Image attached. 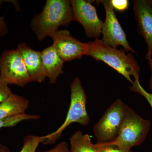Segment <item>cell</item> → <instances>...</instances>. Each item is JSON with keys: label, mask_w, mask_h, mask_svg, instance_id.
<instances>
[{"label": "cell", "mask_w": 152, "mask_h": 152, "mask_svg": "<svg viewBox=\"0 0 152 152\" xmlns=\"http://www.w3.org/2000/svg\"><path fill=\"white\" fill-rule=\"evenodd\" d=\"M40 118L39 115L26 113L17 115L0 120V129L3 128L12 127L24 121L37 120Z\"/></svg>", "instance_id": "15"}, {"label": "cell", "mask_w": 152, "mask_h": 152, "mask_svg": "<svg viewBox=\"0 0 152 152\" xmlns=\"http://www.w3.org/2000/svg\"><path fill=\"white\" fill-rule=\"evenodd\" d=\"M87 44L88 50L86 56L105 63L122 75L132 84L134 81L131 76L133 77L134 80H139L140 66L132 53L126 54L124 49L110 46L99 39Z\"/></svg>", "instance_id": "1"}, {"label": "cell", "mask_w": 152, "mask_h": 152, "mask_svg": "<svg viewBox=\"0 0 152 152\" xmlns=\"http://www.w3.org/2000/svg\"><path fill=\"white\" fill-rule=\"evenodd\" d=\"M74 20L70 1L48 0L42 11L31 22V26L39 40L51 36L61 26Z\"/></svg>", "instance_id": "2"}, {"label": "cell", "mask_w": 152, "mask_h": 152, "mask_svg": "<svg viewBox=\"0 0 152 152\" xmlns=\"http://www.w3.org/2000/svg\"><path fill=\"white\" fill-rule=\"evenodd\" d=\"M29 101L21 96L12 94L0 103V120L26 113Z\"/></svg>", "instance_id": "13"}, {"label": "cell", "mask_w": 152, "mask_h": 152, "mask_svg": "<svg viewBox=\"0 0 152 152\" xmlns=\"http://www.w3.org/2000/svg\"><path fill=\"white\" fill-rule=\"evenodd\" d=\"M41 53L47 77L48 78L50 84L56 83L59 77L64 73L63 66L64 62L53 45L44 49Z\"/></svg>", "instance_id": "12"}, {"label": "cell", "mask_w": 152, "mask_h": 152, "mask_svg": "<svg viewBox=\"0 0 152 152\" xmlns=\"http://www.w3.org/2000/svg\"><path fill=\"white\" fill-rule=\"evenodd\" d=\"M36 152H70L67 144L65 142H62L57 144L51 149L45 151Z\"/></svg>", "instance_id": "21"}, {"label": "cell", "mask_w": 152, "mask_h": 152, "mask_svg": "<svg viewBox=\"0 0 152 152\" xmlns=\"http://www.w3.org/2000/svg\"><path fill=\"white\" fill-rule=\"evenodd\" d=\"M0 76L8 85L24 87L31 82L23 57L18 49L3 53L0 57Z\"/></svg>", "instance_id": "6"}, {"label": "cell", "mask_w": 152, "mask_h": 152, "mask_svg": "<svg viewBox=\"0 0 152 152\" xmlns=\"http://www.w3.org/2000/svg\"><path fill=\"white\" fill-rule=\"evenodd\" d=\"M71 102L65 121L54 132L44 136V144H54L61 137L64 131L73 123L82 126L88 124L90 118L87 111V96L79 77H76L70 86Z\"/></svg>", "instance_id": "3"}, {"label": "cell", "mask_w": 152, "mask_h": 152, "mask_svg": "<svg viewBox=\"0 0 152 152\" xmlns=\"http://www.w3.org/2000/svg\"><path fill=\"white\" fill-rule=\"evenodd\" d=\"M126 106L118 99L106 110L94 127L97 143L110 142L115 140L124 118Z\"/></svg>", "instance_id": "5"}, {"label": "cell", "mask_w": 152, "mask_h": 152, "mask_svg": "<svg viewBox=\"0 0 152 152\" xmlns=\"http://www.w3.org/2000/svg\"><path fill=\"white\" fill-rule=\"evenodd\" d=\"M97 152H133L131 150L124 149L116 145L110 143H96Z\"/></svg>", "instance_id": "17"}, {"label": "cell", "mask_w": 152, "mask_h": 152, "mask_svg": "<svg viewBox=\"0 0 152 152\" xmlns=\"http://www.w3.org/2000/svg\"><path fill=\"white\" fill-rule=\"evenodd\" d=\"M148 64L149 65L150 69H151V77L150 78L149 83V84L150 88L152 91V59L149 60Z\"/></svg>", "instance_id": "23"}, {"label": "cell", "mask_w": 152, "mask_h": 152, "mask_svg": "<svg viewBox=\"0 0 152 152\" xmlns=\"http://www.w3.org/2000/svg\"><path fill=\"white\" fill-rule=\"evenodd\" d=\"M0 152H11L8 147L0 142Z\"/></svg>", "instance_id": "24"}, {"label": "cell", "mask_w": 152, "mask_h": 152, "mask_svg": "<svg viewBox=\"0 0 152 152\" xmlns=\"http://www.w3.org/2000/svg\"><path fill=\"white\" fill-rule=\"evenodd\" d=\"M7 32L8 28L7 25L3 18L0 16V36H4Z\"/></svg>", "instance_id": "22"}, {"label": "cell", "mask_w": 152, "mask_h": 152, "mask_svg": "<svg viewBox=\"0 0 152 152\" xmlns=\"http://www.w3.org/2000/svg\"><path fill=\"white\" fill-rule=\"evenodd\" d=\"M132 2L139 34L144 38L148 47L146 59H152V0Z\"/></svg>", "instance_id": "10"}, {"label": "cell", "mask_w": 152, "mask_h": 152, "mask_svg": "<svg viewBox=\"0 0 152 152\" xmlns=\"http://www.w3.org/2000/svg\"><path fill=\"white\" fill-rule=\"evenodd\" d=\"M45 138L43 136L29 135L23 140V147L20 152H36L39 144L42 142Z\"/></svg>", "instance_id": "16"}, {"label": "cell", "mask_w": 152, "mask_h": 152, "mask_svg": "<svg viewBox=\"0 0 152 152\" xmlns=\"http://www.w3.org/2000/svg\"><path fill=\"white\" fill-rule=\"evenodd\" d=\"M20 53L29 75L31 81H45L46 75L44 69L41 52L34 50L25 43L19 44L17 48Z\"/></svg>", "instance_id": "11"}, {"label": "cell", "mask_w": 152, "mask_h": 152, "mask_svg": "<svg viewBox=\"0 0 152 152\" xmlns=\"http://www.w3.org/2000/svg\"><path fill=\"white\" fill-rule=\"evenodd\" d=\"M8 85L0 76V103L5 100L12 93Z\"/></svg>", "instance_id": "19"}, {"label": "cell", "mask_w": 152, "mask_h": 152, "mask_svg": "<svg viewBox=\"0 0 152 152\" xmlns=\"http://www.w3.org/2000/svg\"><path fill=\"white\" fill-rule=\"evenodd\" d=\"M70 152H97L96 145L92 142L90 136L78 131L72 135L69 139Z\"/></svg>", "instance_id": "14"}, {"label": "cell", "mask_w": 152, "mask_h": 152, "mask_svg": "<svg viewBox=\"0 0 152 152\" xmlns=\"http://www.w3.org/2000/svg\"><path fill=\"white\" fill-rule=\"evenodd\" d=\"M70 3L74 20L82 25L86 35L96 39L99 37L104 22L99 18L96 9L91 1L72 0Z\"/></svg>", "instance_id": "8"}, {"label": "cell", "mask_w": 152, "mask_h": 152, "mask_svg": "<svg viewBox=\"0 0 152 152\" xmlns=\"http://www.w3.org/2000/svg\"><path fill=\"white\" fill-rule=\"evenodd\" d=\"M103 5L106 13L105 20L102 28L104 43L117 48L121 46L126 52L137 53L130 45L124 31L118 20L110 0L97 1Z\"/></svg>", "instance_id": "7"}, {"label": "cell", "mask_w": 152, "mask_h": 152, "mask_svg": "<svg viewBox=\"0 0 152 152\" xmlns=\"http://www.w3.org/2000/svg\"><path fill=\"white\" fill-rule=\"evenodd\" d=\"M114 10L119 12H124L129 8V2L128 0H110Z\"/></svg>", "instance_id": "20"}, {"label": "cell", "mask_w": 152, "mask_h": 152, "mask_svg": "<svg viewBox=\"0 0 152 152\" xmlns=\"http://www.w3.org/2000/svg\"><path fill=\"white\" fill-rule=\"evenodd\" d=\"M151 128L149 120L144 119L129 107L126 106L125 115L118 137L110 143L131 150L145 140Z\"/></svg>", "instance_id": "4"}, {"label": "cell", "mask_w": 152, "mask_h": 152, "mask_svg": "<svg viewBox=\"0 0 152 152\" xmlns=\"http://www.w3.org/2000/svg\"><path fill=\"white\" fill-rule=\"evenodd\" d=\"M50 37L53 40V45L64 62L80 59L86 54L87 42H80L71 35L68 30H58Z\"/></svg>", "instance_id": "9"}, {"label": "cell", "mask_w": 152, "mask_h": 152, "mask_svg": "<svg viewBox=\"0 0 152 152\" xmlns=\"http://www.w3.org/2000/svg\"><path fill=\"white\" fill-rule=\"evenodd\" d=\"M132 84V86L130 87V90L132 91L138 93L143 96L146 99L152 108V94L148 93L144 89L140 83L139 80L134 81Z\"/></svg>", "instance_id": "18"}]
</instances>
